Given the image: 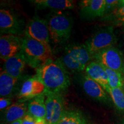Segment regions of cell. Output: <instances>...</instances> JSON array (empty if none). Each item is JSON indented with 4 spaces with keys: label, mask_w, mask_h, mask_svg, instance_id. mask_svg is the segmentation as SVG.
I'll return each instance as SVG.
<instances>
[{
    "label": "cell",
    "mask_w": 124,
    "mask_h": 124,
    "mask_svg": "<svg viewBox=\"0 0 124 124\" xmlns=\"http://www.w3.org/2000/svg\"><path fill=\"white\" fill-rule=\"evenodd\" d=\"M45 94V86L36 75L26 80L18 94L20 101H28Z\"/></svg>",
    "instance_id": "9c48e42d"
},
{
    "label": "cell",
    "mask_w": 124,
    "mask_h": 124,
    "mask_svg": "<svg viewBox=\"0 0 124 124\" xmlns=\"http://www.w3.org/2000/svg\"><path fill=\"white\" fill-rule=\"evenodd\" d=\"M119 1L118 0H105L104 16L110 15L115 10Z\"/></svg>",
    "instance_id": "d4e9b609"
},
{
    "label": "cell",
    "mask_w": 124,
    "mask_h": 124,
    "mask_svg": "<svg viewBox=\"0 0 124 124\" xmlns=\"http://www.w3.org/2000/svg\"><path fill=\"white\" fill-rule=\"evenodd\" d=\"M62 63L64 67L66 66L71 71H82L84 70V69L79 62L74 45L70 46L66 49Z\"/></svg>",
    "instance_id": "d6986e66"
},
{
    "label": "cell",
    "mask_w": 124,
    "mask_h": 124,
    "mask_svg": "<svg viewBox=\"0 0 124 124\" xmlns=\"http://www.w3.org/2000/svg\"><path fill=\"white\" fill-rule=\"evenodd\" d=\"M123 89H124V87H123Z\"/></svg>",
    "instance_id": "4dcf8cb0"
},
{
    "label": "cell",
    "mask_w": 124,
    "mask_h": 124,
    "mask_svg": "<svg viewBox=\"0 0 124 124\" xmlns=\"http://www.w3.org/2000/svg\"><path fill=\"white\" fill-rule=\"evenodd\" d=\"M37 77L45 86V95L61 94L70 85V78L63 63L52 59L36 69Z\"/></svg>",
    "instance_id": "6da1fadb"
},
{
    "label": "cell",
    "mask_w": 124,
    "mask_h": 124,
    "mask_svg": "<svg viewBox=\"0 0 124 124\" xmlns=\"http://www.w3.org/2000/svg\"><path fill=\"white\" fill-rule=\"evenodd\" d=\"M26 61L21 52L6 60L4 64V71L15 78L19 79L24 73Z\"/></svg>",
    "instance_id": "5bb4252c"
},
{
    "label": "cell",
    "mask_w": 124,
    "mask_h": 124,
    "mask_svg": "<svg viewBox=\"0 0 124 124\" xmlns=\"http://www.w3.org/2000/svg\"><path fill=\"white\" fill-rule=\"evenodd\" d=\"M27 101H18L5 110V120L7 123H12L16 121L22 120L28 113Z\"/></svg>",
    "instance_id": "9a60e30c"
},
{
    "label": "cell",
    "mask_w": 124,
    "mask_h": 124,
    "mask_svg": "<svg viewBox=\"0 0 124 124\" xmlns=\"http://www.w3.org/2000/svg\"><path fill=\"white\" fill-rule=\"evenodd\" d=\"M23 38L13 35H2L0 38V56L5 62L20 52Z\"/></svg>",
    "instance_id": "ba28073f"
},
{
    "label": "cell",
    "mask_w": 124,
    "mask_h": 124,
    "mask_svg": "<svg viewBox=\"0 0 124 124\" xmlns=\"http://www.w3.org/2000/svg\"><path fill=\"white\" fill-rule=\"evenodd\" d=\"M115 24L118 26H124V16L115 20Z\"/></svg>",
    "instance_id": "83f0119b"
},
{
    "label": "cell",
    "mask_w": 124,
    "mask_h": 124,
    "mask_svg": "<svg viewBox=\"0 0 124 124\" xmlns=\"http://www.w3.org/2000/svg\"><path fill=\"white\" fill-rule=\"evenodd\" d=\"M117 43V38L113 27H108L96 32L86 42L87 48L93 58L101 51L113 46Z\"/></svg>",
    "instance_id": "277c9868"
},
{
    "label": "cell",
    "mask_w": 124,
    "mask_h": 124,
    "mask_svg": "<svg viewBox=\"0 0 124 124\" xmlns=\"http://www.w3.org/2000/svg\"><path fill=\"white\" fill-rule=\"evenodd\" d=\"M12 100L9 98H1L0 99V109L2 111V110L7 109L8 108L11 106Z\"/></svg>",
    "instance_id": "484cf974"
},
{
    "label": "cell",
    "mask_w": 124,
    "mask_h": 124,
    "mask_svg": "<svg viewBox=\"0 0 124 124\" xmlns=\"http://www.w3.org/2000/svg\"><path fill=\"white\" fill-rule=\"evenodd\" d=\"M39 9H50L63 10L74 8V1L71 0H35L31 1Z\"/></svg>",
    "instance_id": "e0dca14e"
},
{
    "label": "cell",
    "mask_w": 124,
    "mask_h": 124,
    "mask_svg": "<svg viewBox=\"0 0 124 124\" xmlns=\"http://www.w3.org/2000/svg\"><path fill=\"white\" fill-rule=\"evenodd\" d=\"M57 124H90L81 111L75 110H66Z\"/></svg>",
    "instance_id": "ffe728a7"
},
{
    "label": "cell",
    "mask_w": 124,
    "mask_h": 124,
    "mask_svg": "<svg viewBox=\"0 0 124 124\" xmlns=\"http://www.w3.org/2000/svg\"><path fill=\"white\" fill-rule=\"evenodd\" d=\"M25 36L39 41L47 47L51 48L48 23L46 20L39 17H34L31 19L25 28Z\"/></svg>",
    "instance_id": "8992f818"
},
{
    "label": "cell",
    "mask_w": 124,
    "mask_h": 124,
    "mask_svg": "<svg viewBox=\"0 0 124 124\" xmlns=\"http://www.w3.org/2000/svg\"><path fill=\"white\" fill-rule=\"evenodd\" d=\"M109 94L116 108L119 111L124 112V90L123 88L111 89Z\"/></svg>",
    "instance_id": "603a6c76"
},
{
    "label": "cell",
    "mask_w": 124,
    "mask_h": 124,
    "mask_svg": "<svg viewBox=\"0 0 124 124\" xmlns=\"http://www.w3.org/2000/svg\"><path fill=\"white\" fill-rule=\"evenodd\" d=\"M36 120L27 113L23 119L22 124H36Z\"/></svg>",
    "instance_id": "4316f807"
},
{
    "label": "cell",
    "mask_w": 124,
    "mask_h": 124,
    "mask_svg": "<svg viewBox=\"0 0 124 124\" xmlns=\"http://www.w3.org/2000/svg\"><path fill=\"white\" fill-rule=\"evenodd\" d=\"M36 124H46V120H36Z\"/></svg>",
    "instance_id": "f1b7e54d"
},
{
    "label": "cell",
    "mask_w": 124,
    "mask_h": 124,
    "mask_svg": "<svg viewBox=\"0 0 124 124\" xmlns=\"http://www.w3.org/2000/svg\"><path fill=\"white\" fill-rule=\"evenodd\" d=\"M18 79L15 78L5 71H3L0 75V96L1 98H10L15 91Z\"/></svg>",
    "instance_id": "ac0fdd59"
},
{
    "label": "cell",
    "mask_w": 124,
    "mask_h": 124,
    "mask_svg": "<svg viewBox=\"0 0 124 124\" xmlns=\"http://www.w3.org/2000/svg\"><path fill=\"white\" fill-rule=\"evenodd\" d=\"M49 36L55 44L64 43L69 38L72 28L71 17L64 13H56L49 17Z\"/></svg>",
    "instance_id": "3957f363"
},
{
    "label": "cell",
    "mask_w": 124,
    "mask_h": 124,
    "mask_svg": "<svg viewBox=\"0 0 124 124\" xmlns=\"http://www.w3.org/2000/svg\"><path fill=\"white\" fill-rule=\"evenodd\" d=\"M45 94L34 98L28 102V114L33 117L36 120H44L46 117Z\"/></svg>",
    "instance_id": "2e32d148"
},
{
    "label": "cell",
    "mask_w": 124,
    "mask_h": 124,
    "mask_svg": "<svg viewBox=\"0 0 124 124\" xmlns=\"http://www.w3.org/2000/svg\"><path fill=\"white\" fill-rule=\"evenodd\" d=\"M82 86L87 95L91 98L103 102L110 101L106 91L103 87L87 75L83 76L82 78Z\"/></svg>",
    "instance_id": "7c38bea8"
},
{
    "label": "cell",
    "mask_w": 124,
    "mask_h": 124,
    "mask_svg": "<svg viewBox=\"0 0 124 124\" xmlns=\"http://www.w3.org/2000/svg\"><path fill=\"white\" fill-rule=\"evenodd\" d=\"M124 16V0L119 1L118 4L115 10L112 13L105 16L103 19L107 20H118Z\"/></svg>",
    "instance_id": "cb8c5ba5"
},
{
    "label": "cell",
    "mask_w": 124,
    "mask_h": 124,
    "mask_svg": "<svg viewBox=\"0 0 124 124\" xmlns=\"http://www.w3.org/2000/svg\"><path fill=\"white\" fill-rule=\"evenodd\" d=\"M20 52L24 56L26 63L31 67L36 69L52 57L51 48L26 36L23 38Z\"/></svg>",
    "instance_id": "7a4b0ae2"
},
{
    "label": "cell",
    "mask_w": 124,
    "mask_h": 124,
    "mask_svg": "<svg viewBox=\"0 0 124 124\" xmlns=\"http://www.w3.org/2000/svg\"><path fill=\"white\" fill-rule=\"evenodd\" d=\"M103 67L108 75V85L110 89L118 87L123 88L124 83V75L118 71L108 69L104 66Z\"/></svg>",
    "instance_id": "44dd1931"
},
{
    "label": "cell",
    "mask_w": 124,
    "mask_h": 124,
    "mask_svg": "<svg viewBox=\"0 0 124 124\" xmlns=\"http://www.w3.org/2000/svg\"><path fill=\"white\" fill-rule=\"evenodd\" d=\"M46 124H57L64 111V99L62 94H52L46 95Z\"/></svg>",
    "instance_id": "52a82bcc"
},
{
    "label": "cell",
    "mask_w": 124,
    "mask_h": 124,
    "mask_svg": "<svg viewBox=\"0 0 124 124\" xmlns=\"http://www.w3.org/2000/svg\"><path fill=\"white\" fill-rule=\"evenodd\" d=\"M79 7L80 16L86 19L104 16L105 0H83Z\"/></svg>",
    "instance_id": "8fae6325"
},
{
    "label": "cell",
    "mask_w": 124,
    "mask_h": 124,
    "mask_svg": "<svg viewBox=\"0 0 124 124\" xmlns=\"http://www.w3.org/2000/svg\"><path fill=\"white\" fill-rule=\"evenodd\" d=\"M85 71L86 75L97 82L109 94L111 89L108 85V75L102 64L96 61L91 62L86 66Z\"/></svg>",
    "instance_id": "4fadbf2b"
},
{
    "label": "cell",
    "mask_w": 124,
    "mask_h": 124,
    "mask_svg": "<svg viewBox=\"0 0 124 124\" xmlns=\"http://www.w3.org/2000/svg\"><path fill=\"white\" fill-rule=\"evenodd\" d=\"M76 53H77L79 62L82 67L86 69V66L89 64V62L92 59L93 57L88 50L85 44L74 45Z\"/></svg>",
    "instance_id": "7402d4cb"
},
{
    "label": "cell",
    "mask_w": 124,
    "mask_h": 124,
    "mask_svg": "<svg viewBox=\"0 0 124 124\" xmlns=\"http://www.w3.org/2000/svg\"><path fill=\"white\" fill-rule=\"evenodd\" d=\"M96 62L124 75V56L120 49L110 46L101 51L93 56Z\"/></svg>",
    "instance_id": "5b68a950"
},
{
    "label": "cell",
    "mask_w": 124,
    "mask_h": 124,
    "mask_svg": "<svg viewBox=\"0 0 124 124\" xmlns=\"http://www.w3.org/2000/svg\"><path fill=\"white\" fill-rule=\"evenodd\" d=\"M0 31L1 33L20 35L22 33L23 25L21 21L11 12L1 9L0 10Z\"/></svg>",
    "instance_id": "30bf717a"
},
{
    "label": "cell",
    "mask_w": 124,
    "mask_h": 124,
    "mask_svg": "<svg viewBox=\"0 0 124 124\" xmlns=\"http://www.w3.org/2000/svg\"><path fill=\"white\" fill-rule=\"evenodd\" d=\"M23 124V119L22 120H19L17 121H16L15 122H13L10 124Z\"/></svg>",
    "instance_id": "f546056e"
}]
</instances>
